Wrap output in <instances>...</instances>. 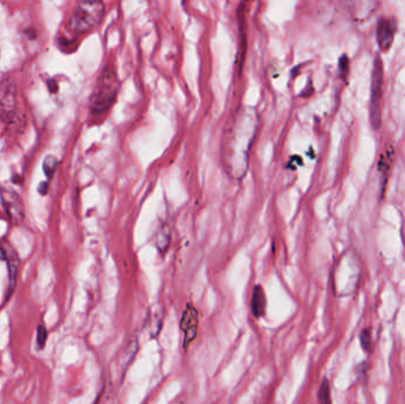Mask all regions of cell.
I'll use <instances>...</instances> for the list:
<instances>
[{
    "label": "cell",
    "instance_id": "9c48e42d",
    "mask_svg": "<svg viewBox=\"0 0 405 404\" xmlns=\"http://www.w3.org/2000/svg\"><path fill=\"white\" fill-rule=\"evenodd\" d=\"M396 35V22L390 18H382L377 25V43L382 50H389L394 43Z\"/></svg>",
    "mask_w": 405,
    "mask_h": 404
},
{
    "label": "cell",
    "instance_id": "3957f363",
    "mask_svg": "<svg viewBox=\"0 0 405 404\" xmlns=\"http://www.w3.org/2000/svg\"><path fill=\"white\" fill-rule=\"evenodd\" d=\"M106 13L102 0H79L71 13L68 29L74 36H81L98 28Z\"/></svg>",
    "mask_w": 405,
    "mask_h": 404
},
{
    "label": "cell",
    "instance_id": "4fadbf2b",
    "mask_svg": "<svg viewBox=\"0 0 405 404\" xmlns=\"http://www.w3.org/2000/svg\"><path fill=\"white\" fill-rule=\"evenodd\" d=\"M56 167H57V160H56L55 157L52 155H49L45 158L43 163V171L47 178H52L54 173H55Z\"/></svg>",
    "mask_w": 405,
    "mask_h": 404
},
{
    "label": "cell",
    "instance_id": "6da1fadb",
    "mask_svg": "<svg viewBox=\"0 0 405 404\" xmlns=\"http://www.w3.org/2000/svg\"><path fill=\"white\" fill-rule=\"evenodd\" d=\"M256 108L245 106L234 115L222 143V160L232 178L240 179L248 170L249 152L259 128Z\"/></svg>",
    "mask_w": 405,
    "mask_h": 404
},
{
    "label": "cell",
    "instance_id": "30bf717a",
    "mask_svg": "<svg viewBox=\"0 0 405 404\" xmlns=\"http://www.w3.org/2000/svg\"><path fill=\"white\" fill-rule=\"evenodd\" d=\"M266 307H267V299H266L263 288L261 286H256L252 295V312L254 317H262L266 313Z\"/></svg>",
    "mask_w": 405,
    "mask_h": 404
},
{
    "label": "cell",
    "instance_id": "52a82bcc",
    "mask_svg": "<svg viewBox=\"0 0 405 404\" xmlns=\"http://www.w3.org/2000/svg\"><path fill=\"white\" fill-rule=\"evenodd\" d=\"M1 253L4 255L6 265H8V297H10L16 287V280L17 277H18V270H20V255L8 242H5L4 244L1 246Z\"/></svg>",
    "mask_w": 405,
    "mask_h": 404
},
{
    "label": "cell",
    "instance_id": "7a4b0ae2",
    "mask_svg": "<svg viewBox=\"0 0 405 404\" xmlns=\"http://www.w3.org/2000/svg\"><path fill=\"white\" fill-rule=\"evenodd\" d=\"M119 82L118 75L113 67L106 65L100 74L94 93L91 100V114L94 118H101L107 114L112 106L116 101L118 96Z\"/></svg>",
    "mask_w": 405,
    "mask_h": 404
},
{
    "label": "cell",
    "instance_id": "7c38bea8",
    "mask_svg": "<svg viewBox=\"0 0 405 404\" xmlns=\"http://www.w3.org/2000/svg\"><path fill=\"white\" fill-rule=\"evenodd\" d=\"M169 241H171V230L169 226H162V229L158 231L157 236H155V244H157L158 249L160 251H166L169 246Z\"/></svg>",
    "mask_w": 405,
    "mask_h": 404
},
{
    "label": "cell",
    "instance_id": "e0dca14e",
    "mask_svg": "<svg viewBox=\"0 0 405 404\" xmlns=\"http://www.w3.org/2000/svg\"><path fill=\"white\" fill-rule=\"evenodd\" d=\"M47 187H49V184L47 182H40V194H47Z\"/></svg>",
    "mask_w": 405,
    "mask_h": 404
},
{
    "label": "cell",
    "instance_id": "2e32d148",
    "mask_svg": "<svg viewBox=\"0 0 405 404\" xmlns=\"http://www.w3.org/2000/svg\"><path fill=\"white\" fill-rule=\"evenodd\" d=\"M47 332L45 327L43 325H40L38 329H37V344H38V348L40 349H43L44 345H45V341H47Z\"/></svg>",
    "mask_w": 405,
    "mask_h": 404
},
{
    "label": "cell",
    "instance_id": "277c9868",
    "mask_svg": "<svg viewBox=\"0 0 405 404\" xmlns=\"http://www.w3.org/2000/svg\"><path fill=\"white\" fill-rule=\"evenodd\" d=\"M383 81H384V70H383L382 59L376 56L372 79H371L370 119L372 126L377 130L382 123V99Z\"/></svg>",
    "mask_w": 405,
    "mask_h": 404
},
{
    "label": "cell",
    "instance_id": "8fae6325",
    "mask_svg": "<svg viewBox=\"0 0 405 404\" xmlns=\"http://www.w3.org/2000/svg\"><path fill=\"white\" fill-rule=\"evenodd\" d=\"M353 1V13L357 18H364L372 13L376 0H352Z\"/></svg>",
    "mask_w": 405,
    "mask_h": 404
},
{
    "label": "cell",
    "instance_id": "ba28073f",
    "mask_svg": "<svg viewBox=\"0 0 405 404\" xmlns=\"http://www.w3.org/2000/svg\"><path fill=\"white\" fill-rule=\"evenodd\" d=\"M181 329L184 332V348L194 341L198 329V312L192 305H188L181 317Z\"/></svg>",
    "mask_w": 405,
    "mask_h": 404
},
{
    "label": "cell",
    "instance_id": "8992f818",
    "mask_svg": "<svg viewBox=\"0 0 405 404\" xmlns=\"http://www.w3.org/2000/svg\"><path fill=\"white\" fill-rule=\"evenodd\" d=\"M0 199H1V204H3L5 212L8 215V221L13 226H20L25 217L24 203L20 199V194L8 187H1L0 189Z\"/></svg>",
    "mask_w": 405,
    "mask_h": 404
},
{
    "label": "cell",
    "instance_id": "5b68a950",
    "mask_svg": "<svg viewBox=\"0 0 405 404\" xmlns=\"http://www.w3.org/2000/svg\"><path fill=\"white\" fill-rule=\"evenodd\" d=\"M17 114V86L12 77H5L0 84V121L11 123Z\"/></svg>",
    "mask_w": 405,
    "mask_h": 404
},
{
    "label": "cell",
    "instance_id": "9a60e30c",
    "mask_svg": "<svg viewBox=\"0 0 405 404\" xmlns=\"http://www.w3.org/2000/svg\"><path fill=\"white\" fill-rule=\"evenodd\" d=\"M370 329H364L360 334V343H362V349L365 351H370L372 346V339H371Z\"/></svg>",
    "mask_w": 405,
    "mask_h": 404
},
{
    "label": "cell",
    "instance_id": "5bb4252c",
    "mask_svg": "<svg viewBox=\"0 0 405 404\" xmlns=\"http://www.w3.org/2000/svg\"><path fill=\"white\" fill-rule=\"evenodd\" d=\"M330 384H328V380H323V384L320 385V389H319V401H320V402H323V403H330Z\"/></svg>",
    "mask_w": 405,
    "mask_h": 404
}]
</instances>
